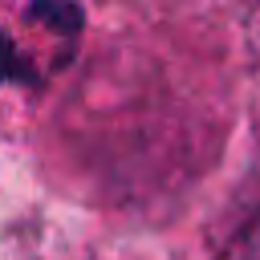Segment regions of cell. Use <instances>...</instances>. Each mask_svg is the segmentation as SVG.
Here are the masks:
<instances>
[{
	"label": "cell",
	"instance_id": "cell-1",
	"mask_svg": "<svg viewBox=\"0 0 260 260\" xmlns=\"http://www.w3.org/2000/svg\"><path fill=\"white\" fill-rule=\"evenodd\" d=\"M81 41L73 0H12L0 8V89H45Z\"/></svg>",
	"mask_w": 260,
	"mask_h": 260
}]
</instances>
